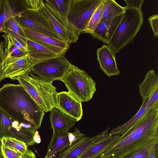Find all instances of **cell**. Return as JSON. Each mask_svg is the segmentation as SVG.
<instances>
[{
    "mask_svg": "<svg viewBox=\"0 0 158 158\" xmlns=\"http://www.w3.org/2000/svg\"><path fill=\"white\" fill-rule=\"evenodd\" d=\"M0 108L16 119L32 125L37 130L44 114L19 84L7 83L0 88Z\"/></svg>",
    "mask_w": 158,
    "mask_h": 158,
    "instance_id": "cell-1",
    "label": "cell"
},
{
    "mask_svg": "<svg viewBox=\"0 0 158 158\" xmlns=\"http://www.w3.org/2000/svg\"><path fill=\"white\" fill-rule=\"evenodd\" d=\"M158 140V111L144 116L125 136L109 146L99 158H123Z\"/></svg>",
    "mask_w": 158,
    "mask_h": 158,
    "instance_id": "cell-2",
    "label": "cell"
},
{
    "mask_svg": "<svg viewBox=\"0 0 158 158\" xmlns=\"http://www.w3.org/2000/svg\"><path fill=\"white\" fill-rule=\"evenodd\" d=\"M124 7L123 16L107 44L115 55L127 44L133 42L143 21V14L141 8Z\"/></svg>",
    "mask_w": 158,
    "mask_h": 158,
    "instance_id": "cell-3",
    "label": "cell"
},
{
    "mask_svg": "<svg viewBox=\"0 0 158 158\" xmlns=\"http://www.w3.org/2000/svg\"><path fill=\"white\" fill-rule=\"evenodd\" d=\"M26 91L44 112L55 107L56 88L52 82L43 80L30 72L16 78Z\"/></svg>",
    "mask_w": 158,
    "mask_h": 158,
    "instance_id": "cell-4",
    "label": "cell"
},
{
    "mask_svg": "<svg viewBox=\"0 0 158 158\" xmlns=\"http://www.w3.org/2000/svg\"><path fill=\"white\" fill-rule=\"evenodd\" d=\"M59 81L81 102L90 100L97 90L95 82L88 74L72 64L64 77Z\"/></svg>",
    "mask_w": 158,
    "mask_h": 158,
    "instance_id": "cell-5",
    "label": "cell"
},
{
    "mask_svg": "<svg viewBox=\"0 0 158 158\" xmlns=\"http://www.w3.org/2000/svg\"><path fill=\"white\" fill-rule=\"evenodd\" d=\"M102 1L70 0L66 20L79 35L84 33L92 15Z\"/></svg>",
    "mask_w": 158,
    "mask_h": 158,
    "instance_id": "cell-6",
    "label": "cell"
},
{
    "mask_svg": "<svg viewBox=\"0 0 158 158\" xmlns=\"http://www.w3.org/2000/svg\"><path fill=\"white\" fill-rule=\"evenodd\" d=\"M32 125L21 122L0 108V140L11 137L24 142L27 146L35 144L34 137L36 130Z\"/></svg>",
    "mask_w": 158,
    "mask_h": 158,
    "instance_id": "cell-7",
    "label": "cell"
},
{
    "mask_svg": "<svg viewBox=\"0 0 158 158\" xmlns=\"http://www.w3.org/2000/svg\"><path fill=\"white\" fill-rule=\"evenodd\" d=\"M71 64L64 56L60 55L36 64L30 72L43 80L53 82L63 78Z\"/></svg>",
    "mask_w": 158,
    "mask_h": 158,
    "instance_id": "cell-8",
    "label": "cell"
},
{
    "mask_svg": "<svg viewBox=\"0 0 158 158\" xmlns=\"http://www.w3.org/2000/svg\"><path fill=\"white\" fill-rule=\"evenodd\" d=\"M16 17L23 28L64 40L54 30L47 19L38 10L25 9L17 14Z\"/></svg>",
    "mask_w": 158,
    "mask_h": 158,
    "instance_id": "cell-9",
    "label": "cell"
},
{
    "mask_svg": "<svg viewBox=\"0 0 158 158\" xmlns=\"http://www.w3.org/2000/svg\"><path fill=\"white\" fill-rule=\"evenodd\" d=\"M139 90L143 99L148 98L146 115L158 111V76L155 70H149L142 82L139 84Z\"/></svg>",
    "mask_w": 158,
    "mask_h": 158,
    "instance_id": "cell-10",
    "label": "cell"
},
{
    "mask_svg": "<svg viewBox=\"0 0 158 158\" xmlns=\"http://www.w3.org/2000/svg\"><path fill=\"white\" fill-rule=\"evenodd\" d=\"M35 65L28 55L20 57L5 56L2 67V80L10 78L14 81L31 72Z\"/></svg>",
    "mask_w": 158,
    "mask_h": 158,
    "instance_id": "cell-11",
    "label": "cell"
},
{
    "mask_svg": "<svg viewBox=\"0 0 158 158\" xmlns=\"http://www.w3.org/2000/svg\"><path fill=\"white\" fill-rule=\"evenodd\" d=\"M82 102L71 93L66 91L57 93L55 107L75 118L77 122L83 115Z\"/></svg>",
    "mask_w": 158,
    "mask_h": 158,
    "instance_id": "cell-12",
    "label": "cell"
},
{
    "mask_svg": "<svg viewBox=\"0 0 158 158\" xmlns=\"http://www.w3.org/2000/svg\"><path fill=\"white\" fill-rule=\"evenodd\" d=\"M25 37L38 43L57 54L64 56L69 48L70 44L61 40L23 28Z\"/></svg>",
    "mask_w": 158,
    "mask_h": 158,
    "instance_id": "cell-13",
    "label": "cell"
},
{
    "mask_svg": "<svg viewBox=\"0 0 158 158\" xmlns=\"http://www.w3.org/2000/svg\"><path fill=\"white\" fill-rule=\"evenodd\" d=\"M38 11L47 19L54 30L63 40L70 44L77 42L79 35L74 30L57 18L47 7L44 2L43 6Z\"/></svg>",
    "mask_w": 158,
    "mask_h": 158,
    "instance_id": "cell-14",
    "label": "cell"
},
{
    "mask_svg": "<svg viewBox=\"0 0 158 158\" xmlns=\"http://www.w3.org/2000/svg\"><path fill=\"white\" fill-rule=\"evenodd\" d=\"M110 127L92 137L85 136L60 153L57 158H79L81 155L99 139L110 132Z\"/></svg>",
    "mask_w": 158,
    "mask_h": 158,
    "instance_id": "cell-15",
    "label": "cell"
},
{
    "mask_svg": "<svg viewBox=\"0 0 158 158\" xmlns=\"http://www.w3.org/2000/svg\"><path fill=\"white\" fill-rule=\"evenodd\" d=\"M97 59L100 68L109 77L120 74L115 55L112 52L108 45H103L97 50Z\"/></svg>",
    "mask_w": 158,
    "mask_h": 158,
    "instance_id": "cell-16",
    "label": "cell"
},
{
    "mask_svg": "<svg viewBox=\"0 0 158 158\" xmlns=\"http://www.w3.org/2000/svg\"><path fill=\"white\" fill-rule=\"evenodd\" d=\"M124 13L111 20L100 22L90 34L104 44H107L119 25Z\"/></svg>",
    "mask_w": 158,
    "mask_h": 158,
    "instance_id": "cell-17",
    "label": "cell"
},
{
    "mask_svg": "<svg viewBox=\"0 0 158 158\" xmlns=\"http://www.w3.org/2000/svg\"><path fill=\"white\" fill-rule=\"evenodd\" d=\"M50 111V121L53 132L68 131L77 122L75 118L57 108H54Z\"/></svg>",
    "mask_w": 158,
    "mask_h": 158,
    "instance_id": "cell-18",
    "label": "cell"
},
{
    "mask_svg": "<svg viewBox=\"0 0 158 158\" xmlns=\"http://www.w3.org/2000/svg\"><path fill=\"white\" fill-rule=\"evenodd\" d=\"M119 135H111L110 132L87 149L79 158H98L100 155L120 137Z\"/></svg>",
    "mask_w": 158,
    "mask_h": 158,
    "instance_id": "cell-19",
    "label": "cell"
},
{
    "mask_svg": "<svg viewBox=\"0 0 158 158\" xmlns=\"http://www.w3.org/2000/svg\"><path fill=\"white\" fill-rule=\"evenodd\" d=\"M148 101V98L143 99L142 104L136 113L129 121L110 131L111 135H119L120 138L125 136L134 129L138 124L141 119L146 115V106Z\"/></svg>",
    "mask_w": 158,
    "mask_h": 158,
    "instance_id": "cell-20",
    "label": "cell"
},
{
    "mask_svg": "<svg viewBox=\"0 0 158 158\" xmlns=\"http://www.w3.org/2000/svg\"><path fill=\"white\" fill-rule=\"evenodd\" d=\"M68 132V131L53 132L46 156L56 158L58 154L70 146Z\"/></svg>",
    "mask_w": 158,
    "mask_h": 158,
    "instance_id": "cell-21",
    "label": "cell"
},
{
    "mask_svg": "<svg viewBox=\"0 0 158 158\" xmlns=\"http://www.w3.org/2000/svg\"><path fill=\"white\" fill-rule=\"evenodd\" d=\"M26 39L28 56L35 65L60 55L54 53L38 43L27 38Z\"/></svg>",
    "mask_w": 158,
    "mask_h": 158,
    "instance_id": "cell-22",
    "label": "cell"
},
{
    "mask_svg": "<svg viewBox=\"0 0 158 158\" xmlns=\"http://www.w3.org/2000/svg\"><path fill=\"white\" fill-rule=\"evenodd\" d=\"M69 1L70 0H46L44 2L47 7L57 18L65 25L71 28L69 25L66 19V16L69 7Z\"/></svg>",
    "mask_w": 158,
    "mask_h": 158,
    "instance_id": "cell-23",
    "label": "cell"
},
{
    "mask_svg": "<svg viewBox=\"0 0 158 158\" xmlns=\"http://www.w3.org/2000/svg\"><path fill=\"white\" fill-rule=\"evenodd\" d=\"M103 11L100 22L111 20L124 13L125 7L120 6L114 0H103Z\"/></svg>",
    "mask_w": 158,
    "mask_h": 158,
    "instance_id": "cell-24",
    "label": "cell"
},
{
    "mask_svg": "<svg viewBox=\"0 0 158 158\" xmlns=\"http://www.w3.org/2000/svg\"><path fill=\"white\" fill-rule=\"evenodd\" d=\"M16 13L7 0H0V32H2L6 21L11 17L16 16Z\"/></svg>",
    "mask_w": 158,
    "mask_h": 158,
    "instance_id": "cell-25",
    "label": "cell"
},
{
    "mask_svg": "<svg viewBox=\"0 0 158 158\" xmlns=\"http://www.w3.org/2000/svg\"><path fill=\"white\" fill-rule=\"evenodd\" d=\"M2 36L4 39L5 56L20 57L28 55V52L23 51L18 48L10 40L7 33H4Z\"/></svg>",
    "mask_w": 158,
    "mask_h": 158,
    "instance_id": "cell-26",
    "label": "cell"
},
{
    "mask_svg": "<svg viewBox=\"0 0 158 158\" xmlns=\"http://www.w3.org/2000/svg\"><path fill=\"white\" fill-rule=\"evenodd\" d=\"M103 9V0H102L92 15L84 33L91 34L93 32L101 21Z\"/></svg>",
    "mask_w": 158,
    "mask_h": 158,
    "instance_id": "cell-27",
    "label": "cell"
},
{
    "mask_svg": "<svg viewBox=\"0 0 158 158\" xmlns=\"http://www.w3.org/2000/svg\"><path fill=\"white\" fill-rule=\"evenodd\" d=\"M1 144L13 148L23 155L27 149L26 143L23 141L11 137H3L1 139Z\"/></svg>",
    "mask_w": 158,
    "mask_h": 158,
    "instance_id": "cell-28",
    "label": "cell"
},
{
    "mask_svg": "<svg viewBox=\"0 0 158 158\" xmlns=\"http://www.w3.org/2000/svg\"><path fill=\"white\" fill-rule=\"evenodd\" d=\"M158 144V140H156L145 148L123 158H148L153 147Z\"/></svg>",
    "mask_w": 158,
    "mask_h": 158,
    "instance_id": "cell-29",
    "label": "cell"
},
{
    "mask_svg": "<svg viewBox=\"0 0 158 158\" xmlns=\"http://www.w3.org/2000/svg\"><path fill=\"white\" fill-rule=\"evenodd\" d=\"M16 16L10 18L5 23L4 27L26 37L22 27L20 25Z\"/></svg>",
    "mask_w": 158,
    "mask_h": 158,
    "instance_id": "cell-30",
    "label": "cell"
},
{
    "mask_svg": "<svg viewBox=\"0 0 158 158\" xmlns=\"http://www.w3.org/2000/svg\"><path fill=\"white\" fill-rule=\"evenodd\" d=\"M1 149L4 158H22L23 155L16 150L1 144Z\"/></svg>",
    "mask_w": 158,
    "mask_h": 158,
    "instance_id": "cell-31",
    "label": "cell"
},
{
    "mask_svg": "<svg viewBox=\"0 0 158 158\" xmlns=\"http://www.w3.org/2000/svg\"><path fill=\"white\" fill-rule=\"evenodd\" d=\"M26 9L38 11L43 6L44 1L42 0H25L22 1Z\"/></svg>",
    "mask_w": 158,
    "mask_h": 158,
    "instance_id": "cell-32",
    "label": "cell"
},
{
    "mask_svg": "<svg viewBox=\"0 0 158 158\" xmlns=\"http://www.w3.org/2000/svg\"><path fill=\"white\" fill-rule=\"evenodd\" d=\"M85 136L77 127H75L73 132H68V138L70 146Z\"/></svg>",
    "mask_w": 158,
    "mask_h": 158,
    "instance_id": "cell-33",
    "label": "cell"
},
{
    "mask_svg": "<svg viewBox=\"0 0 158 158\" xmlns=\"http://www.w3.org/2000/svg\"><path fill=\"white\" fill-rule=\"evenodd\" d=\"M149 23L152 27L154 36L157 37L158 35V15H153L148 19Z\"/></svg>",
    "mask_w": 158,
    "mask_h": 158,
    "instance_id": "cell-34",
    "label": "cell"
},
{
    "mask_svg": "<svg viewBox=\"0 0 158 158\" xmlns=\"http://www.w3.org/2000/svg\"><path fill=\"white\" fill-rule=\"evenodd\" d=\"M127 4L126 6L130 8H141L143 0H124Z\"/></svg>",
    "mask_w": 158,
    "mask_h": 158,
    "instance_id": "cell-35",
    "label": "cell"
},
{
    "mask_svg": "<svg viewBox=\"0 0 158 158\" xmlns=\"http://www.w3.org/2000/svg\"><path fill=\"white\" fill-rule=\"evenodd\" d=\"M5 56L4 43L2 41H0V83L2 81V67Z\"/></svg>",
    "mask_w": 158,
    "mask_h": 158,
    "instance_id": "cell-36",
    "label": "cell"
},
{
    "mask_svg": "<svg viewBox=\"0 0 158 158\" xmlns=\"http://www.w3.org/2000/svg\"><path fill=\"white\" fill-rule=\"evenodd\" d=\"M158 144H156L152 148L149 154L148 158H157Z\"/></svg>",
    "mask_w": 158,
    "mask_h": 158,
    "instance_id": "cell-37",
    "label": "cell"
},
{
    "mask_svg": "<svg viewBox=\"0 0 158 158\" xmlns=\"http://www.w3.org/2000/svg\"><path fill=\"white\" fill-rule=\"evenodd\" d=\"M22 158H36V157L31 150L27 149L26 152L23 155Z\"/></svg>",
    "mask_w": 158,
    "mask_h": 158,
    "instance_id": "cell-38",
    "label": "cell"
},
{
    "mask_svg": "<svg viewBox=\"0 0 158 158\" xmlns=\"http://www.w3.org/2000/svg\"><path fill=\"white\" fill-rule=\"evenodd\" d=\"M34 140L35 143L39 144L41 142V138L37 130L35 131V134L34 137Z\"/></svg>",
    "mask_w": 158,
    "mask_h": 158,
    "instance_id": "cell-39",
    "label": "cell"
},
{
    "mask_svg": "<svg viewBox=\"0 0 158 158\" xmlns=\"http://www.w3.org/2000/svg\"><path fill=\"white\" fill-rule=\"evenodd\" d=\"M1 140H0V158H3V155L2 154L1 149Z\"/></svg>",
    "mask_w": 158,
    "mask_h": 158,
    "instance_id": "cell-40",
    "label": "cell"
},
{
    "mask_svg": "<svg viewBox=\"0 0 158 158\" xmlns=\"http://www.w3.org/2000/svg\"><path fill=\"white\" fill-rule=\"evenodd\" d=\"M44 158H57V157L56 158H52V157H48V156H46Z\"/></svg>",
    "mask_w": 158,
    "mask_h": 158,
    "instance_id": "cell-41",
    "label": "cell"
},
{
    "mask_svg": "<svg viewBox=\"0 0 158 158\" xmlns=\"http://www.w3.org/2000/svg\"></svg>",
    "mask_w": 158,
    "mask_h": 158,
    "instance_id": "cell-42",
    "label": "cell"
}]
</instances>
